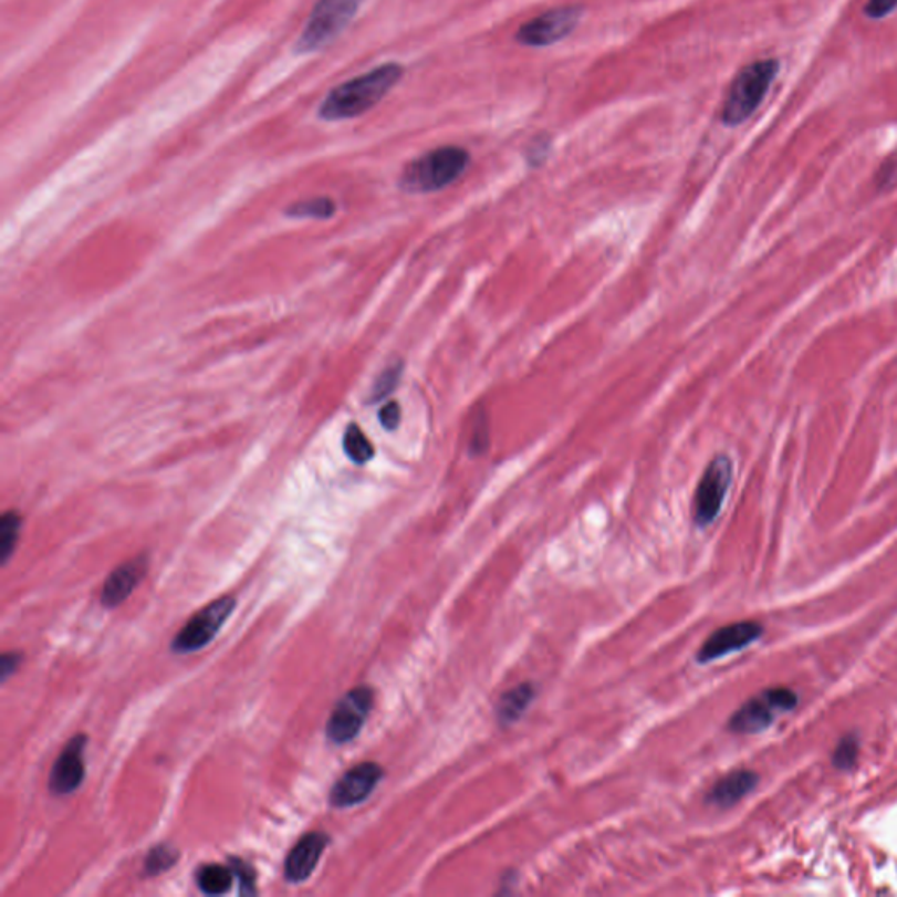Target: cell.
Listing matches in <instances>:
<instances>
[{
  "mask_svg": "<svg viewBox=\"0 0 897 897\" xmlns=\"http://www.w3.org/2000/svg\"><path fill=\"white\" fill-rule=\"evenodd\" d=\"M763 635V626L754 620H742V623L728 624L724 628L717 629L701 647L698 653V661H716L719 657L745 649L752 642L758 640Z\"/></svg>",
  "mask_w": 897,
  "mask_h": 897,
  "instance_id": "cell-12",
  "label": "cell"
},
{
  "mask_svg": "<svg viewBox=\"0 0 897 897\" xmlns=\"http://www.w3.org/2000/svg\"><path fill=\"white\" fill-rule=\"evenodd\" d=\"M759 776L754 771L738 770L729 775L722 776L712 791L708 792L707 801L719 809H729V806L737 805L738 801L754 791L758 785Z\"/></svg>",
  "mask_w": 897,
  "mask_h": 897,
  "instance_id": "cell-15",
  "label": "cell"
},
{
  "mask_svg": "<svg viewBox=\"0 0 897 897\" xmlns=\"http://www.w3.org/2000/svg\"><path fill=\"white\" fill-rule=\"evenodd\" d=\"M344 451L354 463L365 465L374 458L375 449L358 425H350L344 434Z\"/></svg>",
  "mask_w": 897,
  "mask_h": 897,
  "instance_id": "cell-18",
  "label": "cell"
},
{
  "mask_svg": "<svg viewBox=\"0 0 897 897\" xmlns=\"http://www.w3.org/2000/svg\"><path fill=\"white\" fill-rule=\"evenodd\" d=\"M330 836L323 831L304 834L291 848L284 861V878L290 884H302L316 869L321 855L328 847Z\"/></svg>",
  "mask_w": 897,
  "mask_h": 897,
  "instance_id": "cell-13",
  "label": "cell"
},
{
  "mask_svg": "<svg viewBox=\"0 0 897 897\" xmlns=\"http://www.w3.org/2000/svg\"><path fill=\"white\" fill-rule=\"evenodd\" d=\"M488 423H486V416L481 414L473 421L472 437H470V449H472L473 455H481L488 449Z\"/></svg>",
  "mask_w": 897,
  "mask_h": 897,
  "instance_id": "cell-25",
  "label": "cell"
},
{
  "mask_svg": "<svg viewBox=\"0 0 897 897\" xmlns=\"http://www.w3.org/2000/svg\"><path fill=\"white\" fill-rule=\"evenodd\" d=\"M374 708V689L358 686L342 696L326 722V738L335 745L353 742Z\"/></svg>",
  "mask_w": 897,
  "mask_h": 897,
  "instance_id": "cell-7",
  "label": "cell"
},
{
  "mask_svg": "<svg viewBox=\"0 0 897 897\" xmlns=\"http://www.w3.org/2000/svg\"><path fill=\"white\" fill-rule=\"evenodd\" d=\"M400 419L401 409L400 405L396 404V401H389V404L384 405L383 409H380L379 421L384 430H396V426L400 425Z\"/></svg>",
  "mask_w": 897,
  "mask_h": 897,
  "instance_id": "cell-27",
  "label": "cell"
},
{
  "mask_svg": "<svg viewBox=\"0 0 897 897\" xmlns=\"http://www.w3.org/2000/svg\"><path fill=\"white\" fill-rule=\"evenodd\" d=\"M149 560L146 554H139L128 560L118 569L109 573V577L102 587L101 602L104 607L114 608L122 605L134 593L148 573Z\"/></svg>",
  "mask_w": 897,
  "mask_h": 897,
  "instance_id": "cell-14",
  "label": "cell"
},
{
  "mask_svg": "<svg viewBox=\"0 0 897 897\" xmlns=\"http://www.w3.org/2000/svg\"><path fill=\"white\" fill-rule=\"evenodd\" d=\"M796 705L797 695L788 687L768 689L738 708L729 721V729L740 734L761 733L775 722L780 713L791 712Z\"/></svg>",
  "mask_w": 897,
  "mask_h": 897,
  "instance_id": "cell-5",
  "label": "cell"
},
{
  "mask_svg": "<svg viewBox=\"0 0 897 897\" xmlns=\"http://www.w3.org/2000/svg\"><path fill=\"white\" fill-rule=\"evenodd\" d=\"M228 864H230L233 875L237 876V880H239V885H241L242 896L257 894V876H254L253 866L246 863V861L237 859V857H230Z\"/></svg>",
  "mask_w": 897,
  "mask_h": 897,
  "instance_id": "cell-23",
  "label": "cell"
},
{
  "mask_svg": "<svg viewBox=\"0 0 897 897\" xmlns=\"http://www.w3.org/2000/svg\"><path fill=\"white\" fill-rule=\"evenodd\" d=\"M20 528H22V518L14 510H9L0 519V557H2L4 565L13 554L14 547H17Z\"/></svg>",
  "mask_w": 897,
  "mask_h": 897,
  "instance_id": "cell-19",
  "label": "cell"
},
{
  "mask_svg": "<svg viewBox=\"0 0 897 897\" xmlns=\"http://www.w3.org/2000/svg\"><path fill=\"white\" fill-rule=\"evenodd\" d=\"M177 859H179V852L169 843H161L149 852L146 863H144V869L148 875H160V873L169 872Z\"/></svg>",
  "mask_w": 897,
  "mask_h": 897,
  "instance_id": "cell-21",
  "label": "cell"
},
{
  "mask_svg": "<svg viewBox=\"0 0 897 897\" xmlns=\"http://www.w3.org/2000/svg\"><path fill=\"white\" fill-rule=\"evenodd\" d=\"M86 742H88L86 734L72 737L51 768L50 791L56 796H65V794L76 791L85 779L83 754H85Z\"/></svg>",
  "mask_w": 897,
  "mask_h": 897,
  "instance_id": "cell-11",
  "label": "cell"
},
{
  "mask_svg": "<svg viewBox=\"0 0 897 897\" xmlns=\"http://www.w3.org/2000/svg\"><path fill=\"white\" fill-rule=\"evenodd\" d=\"M23 656L18 653H6L2 656V679H8L9 675H13L18 670V666L22 665Z\"/></svg>",
  "mask_w": 897,
  "mask_h": 897,
  "instance_id": "cell-28",
  "label": "cell"
},
{
  "mask_svg": "<svg viewBox=\"0 0 897 897\" xmlns=\"http://www.w3.org/2000/svg\"><path fill=\"white\" fill-rule=\"evenodd\" d=\"M232 868L223 866V864H206L197 872L198 889L202 890L207 896H221L232 889L233 885Z\"/></svg>",
  "mask_w": 897,
  "mask_h": 897,
  "instance_id": "cell-17",
  "label": "cell"
},
{
  "mask_svg": "<svg viewBox=\"0 0 897 897\" xmlns=\"http://www.w3.org/2000/svg\"><path fill=\"white\" fill-rule=\"evenodd\" d=\"M384 770L377 763H359L347 770L330 791V803L335 809L359 805L371 796L383 780Z\"/></svg>",
  "mask_w": 897,
  "mask_h": 897,
  "instance_id": "cell-10",
  "label": "cell"
},
{
  "mask_svg": "<svg viewBox=\"0 0 897 897\" xmlns=\"http://www.w3.org/2000/svg\"><path fill=\"white\" fill-rule=\"evenodd\" d=\"M780 62L775 59L755 60L743 67L734 77L729 88L728 98L722 107V122L728 127L742 125L758 107L763 104L770 92L771 83L779 76Z\"/></svg>",
  "mask_w": 897,
  "mask_h": 897,
  "instance_id": "cell-3",
  "label": "cell"
},
{
  "mask_svg": "<svg viewBox=\"0 0 897 897\" xmlns=\"http://www.w3.org/2000/svg\"><path fill=\"white\" fill-rule=\"evenodd\" d=\"M582 18L577 6H563L539 14L518 30L515 39L524 46H551L572 34Z\"/></svg>",
  "mask_w": 897,
  "mask_h": 897,
  "instance_id": "cell-9",
  "label": "cell"
},
{
  "mask_svg": "<svg viewBox=\"0 0 897 897\" xmlns=\"http://www.w3.org/2000/svg\"><path fill=\"white\" fill-rule=\"evenodd\" d=\"M468 164L470 155L460 146L431 149L405 167L398 185L407 194H434L460 179Z\"/></svg>",
  "mask_w": 897,
  "mask_h": 897,
  "instance_id": "cell-2",
  "label": "cell"
},
{
  "mask_svg": "<svg viewBox=\"0 0 897 897\" xmlns=\"http://www.w3.org/2000/svg\"><path fill=\"white\" fill-rule=\"evenodd\" d=\"M401 76L404 67L389 62L335 86L321 104L320 118L325 122L358 118L377 106L395 88Z\"/></svg>",
  "mask_w": 897,
  "mask_h": 897,
  "instance_id": "cell-1",
  "label": "cell"
},
{
  "mask_svg": "<svg viewBox=\"0 0 897 897\" xmlns=\"http://www.w3.org/2000/svg\"><path fill=\"white\" fill-rule=\"evenodd\" d=\"M535 698V687L531 684H521V686L510 689L505 695L500 698L497 705V716L503 724H512L523 717L530 708L531 701Z\"/></svg>",
  "mask_w": 897,
  "mask_h": 897,
  "instance_id": "cell-16",
  "label": "cell"
},
{
  "mask_svg": "<svg viewBox=\"0 0 897 897\" xmlns=\"http://www.w3.org/2000/svg\"><path fill=\"white\" fill-rule=\"evenodd\" d=\"M363 0H317L295 44L296 55L325 50L358 14Z\"/></svg>",
  "mask_w": 897,
  "mask_h": 897,
  "instance_id": "cell-4",
  "label": "cell"
},
{
  "mask_svg": "<svg viewBox=\"0 0 897 897\" xmlns=\"http://www.w3.org/2000/svg\"><path fill=\"white\" fill-rule=\"evenodd\" d=\"M401 368H404L401 363H395L379 375V379L375 380L374 389H372L371 401L383 400L395 392L396 384L401 377Z\"/></svg>",
  "mask_w": 897,
  "mask_h": 897,
  "instance_id": "cell-22",
  "label": "cell"
},
{
  "mask_svg": "<svg viewBox=\"0 0 897 897\" xmlns=\"http://www.w3.org/2000/svg\"><path fill=\"white\" fill-rule=\"evenodd\" d=\"M733 479V463L728 456H716L696 489L695 521L698 526H708L721 512L726 494Z\"/></svg>",
  "mask_w": 897,
  "mask_h": 897,
  "instance_id": "cell-8",
  "label": "cell"
},
{
  "mask_svg": "<svg viewBox=\"0 0 897 897\" xmlns=\"http://www.w3.org/2000/svg\"><path fill=\"white\" fill-rule=\"evenodd\" d=\"M335 209H337V207L333 204L332 198L316 197L293 204L286 212L293 216V218L326 219L335 215Z\"/></svg>",
  "mask_w": 897,
  "mask_h": 897,
  "instance_id": "cell-20",
  "label": "cell"
},
{
  "mask_svg": "<svg viewBox=\"0 0 897 897\" xmlns=\"http://www.w3.org/2000/svg\"><path fill=\"white\" fill-rule=\"evenodd\" d=\"M857 752H859V743H857L855 737L845 738L839 742L836 752H834V764L842 768V770H848L857 761Z\"/></svg>",
  "mask_w": 897,
  "mask_h": 897,
  "instance_id": "cell-24",
  "label": "cell"
},
{
  "mask_svg": "<svg viewBox=\"0 0 897 897\" xmlns=\"http://www.w3.org/2000/svg\"><path fill=\"white\" fill-rule=\"evenodd\" d=\"M236 605L237 602L233 596H221V598L209 603L202 611H198L174 638V653H197V650L204 649L207 644H211L219 629L223 628L228 617L236 611Z\"/></svg>",
  "mask_w": 897,
  "mask_h": 897,
  "instance_id": "cell-6",
  "label": "cell"
},
{
  "mask_svg": "<svg viewBox=\"0 0 897 897\" xmlns=\"http://www.w3.org/2000/svg\"><path fill=\"white\" fill-rule=\"evenodd\" d=\"M897 9V0H868L864 6V14L872 20H882L889 17Z\"/></svg>",
  "mask_w": 897,
  "mask_h": 897,
  "instance_id": "cell-26",
  "label": "cell"
}]
</instances>
